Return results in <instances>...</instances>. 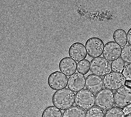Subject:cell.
Segmentation results:
<instances>
[{
    "label": "cell",
    "mask_w": 131,
    "mask_h": 117,
    "mask_svg": "<svg viewBox=\"0 0 131 117\" xmlns=\"http://www.w3.org/2000/svg\"><path fill=\"white\" fill-rule=\"evenodd\" d=\"M90 61L85 59L77 63V71L83 75L87 74L90 71Z\"/></svg>",
    "instance_id": "18"
},
{
    "label": "cell",
    "mask_w": 131,
    "mask_h": 117,
    "mask_svg": "<svg viewBox=\"0 0 131 117\" xmlns=\"http://www.w3.org/2000/svg\"><path fill=\"white\" fill-rule=\"evenodd\" d=\"M128 43L131 45V27L128 30L127 33Z\"/></svg>",
    "instance_id": "23"
},
{
    "label": "cell",
    "mask_w": 131,
    "mask_h": 117,
    "mask_svg": "<svg viewBox=\"0 0 131 117\" xmlns=\"http://www.w3.org/2000/svg\"><path fill=\"white\" fill-rule=\"evenodd\" d=\"M91 72L95 75L103 76L110 73L111 71L110 62L103 57L93 58L91 62Z\"/></svg>",
    "instance_id": "4"
},
{
    "label": "cell",
    "mask_w": 131,
    "mask_h": 117,
    "mask_svg": "<svg viewBox=\"0 0 131 117\" xmlns=\"http://www.w3.org/2000/svg\"><path fill=\"white\" fill-rule=\"evenodd\" d=\"M69 55L77 62L85 59L87 55L84 45L80 42H76L71 45L69 49Z\"/></svg>",
    "instance_id": "11"
},
{
    "label": "cell",
    "mask_w": 131,
    "mask_h": 117,
    "mask_svg": "<svg viewBox=\"0 0 131 117\" xmlns=\"http://www.w3.org/2000/svg\"><path fill=\"white\" fill-rule=\"evenodd\" d=\"M86 78L83 74L77 72L68 79V87L74 93L79 92L84 88Z\"/></svg>",
    "instance_id": "10"
},
{
    "label": "cell",
    "mask_w": 131,
    "mask_h": 117,
    "mask_svg": "<svg viewBox=\"0 0 131 117\" xmlns=\"http://www.w3.org/2000/svg\"><path fill=\"white\" fill-rule=\"evenodd\" d=\"M125 86L131 88V81H126L125 82Z\"/></svg>",
    "instance_id": "25"
},
{
    "label": "cell",
    "mask_w": 131,
    "mask_h": 117,
    "mask_svg": "<svg viewBox=\"0 0 131 117\" xmlns=\"http://www.w3.org/2000/svg\"><path fill=\"white\" fill-rule=\"evenodd\" d=\"M122 50L121 46L116 42L109 41L105 45L103 56L108 61H112L120 57Z\"/></svg>",
    "instance_id": "9"
},
{
    "label": "cell",
    "mask_w": 131,
    "mask_h": 117,
    "mask_svg": "<svg viewBox=\"0 0 131 117\" xmlns=\"http://www.w3.org/2000/svg\"><path fill=\"white\" fill-rule=\"evenodd\" d=\"M104 111L97 107H94L88 110L86 112V117H104Z\"/></svg>",
    "instance_id": "21"
},
{
    "label": "cell",
    "mask_w": 131,
    "mask_h": 117,
    "mask_svg": "<svg viewBox=\"0 0 131 117\" xmlns=\"http://www.w3.org/2000/svg\"><path fill=\"white\" fill-rule=\"evenodd\" d=\"M62 117H86V113L82 109L74 106L65 110Z\"/></svg>",
    "instance_id": "15"
},
{
    "label": "cell",
    "mask_w": 131,
    "mask_h": 117,
    "mask_svg": "<svg viewBox=\"0 0 131 117\" xmlns=\"http://www.w3.org/2000/svg\"><path fill=\"white\" fill-rule=\"evenodd\" d=\"M75 103L78 107L87 110L93 107L95 103V94L86 89L76 93Z\"/></svg>",
    "instance_id": "3"
},
{
    "label": "cell",
    "mask_w": 131,
    "mask_h": 117,
    "mask_svg": "<svg viewBox=\"0 0 131 117\" xmlns=\"http://www.w3.org/2000/svg\"><path fill=\"white\" fill-rule=\"evenodd\" d=\"M125 114L122 109L117 107H113L107 110L104 117H125Z\"/></svg>",
    "instance_id": "19"
},
{
    "label": "cell",
    "mask_w": 131,
    "mask_h": 117,
    "mask_svg": "<svg viewBox=\"0 0 131 117\" xmlns=\"http://www.w3.org/2000/svg\"><path fill=\"white\" fill-rule=\"evenodd\" d=\"M121 58L125 62L131 63V45H127L123 47Z\"/></svg>",
    "instance_id": "20"
},
{
    "label": "cell",
    "mask_w": 131,
    "mask_h": 117,
    "mask_svg": "<svg viewBox=\"0 0 131 117\" xmlns=\"http://www.w3.org/2000/svg\"><path fill=\"white\" fill-rule=\"evenodd\" d=\"M85 46L88 55L91 57L96 58L102 54L104 43L101 38L93 37L88 39Z\"/></svg>",
    "instance_id": "6"
},
{
    "label": "cell",
    "mask_w": 131,
    "mask_h": 117,
    "mask_svg": "<svg viewBox=\"0 0 131 117\" xmlns=\"http://www.w3.org/2000/svg\"><path fill=\"white\" fill-rule=\"evenodd\" d=\"M114 40L122 47L125 46L127 43V34L124 29H118L115 30L113 34Z\"/></svg>",
    "instance_id": "14"
},
{
    "label": "cell",
    "mask_w": 131,
    "mask_h": 117,
    "mask_svg": "<svg viewBox=\"0 0 131 117\" xmlns=\"http://www.w3.org/2000/svg\"><path fill=\"white\" fill-rule=\"evenodd\" d=\"M104 87L106 88L116 91L124 85L125 79L121 73L114 72L109 73L103 79Z\"/></svg>",
    "instance_id": "5"
},
{
    "label": "cell",
    "mask_w": 131,
    "mask_h": 117,
    "mask_svg": "<svg viewBox=\"0 0 131 117\" xmlns=\"http://www.w3.org/2000/svg\"><path fill=\"white\" fill-rule=\"evenodd\" d=\"M85 87L93 93H97L103 87L102 78L95 74H89L86 78Z\"/></svg>",
    "instance_id": "12"
},
{
    "label": "cell",
    "mask_w": 131,
    "mask_h": 117,
    "mask_svg": "<svg viewBox=\"0 0 131 117\" xmlns=\"http://www.w3.org/2000/svg\"><path fill=\"white\" fill-rule=\"evenodd\" d=\"M75 94L70 90L64 88L55 92L52 96V103L62 110L70 108L75 102Z\"/></svg>",
    "instance_id": "1"
},
{
    "label": "cell",
    "mask_w": 131,
    "mask_h": 117,
    "mask_svg": "<svg viewBox=\"0 0 131 117\" xmlns=\"http://www.w3.org/2000/svg\"><path fill=\"white\" fill-rule=\"evenodd\" d=\"M48 82L51 89L57 91L67 87L68 77L60 71H56L50 74Z\"/></svg>",
    "instance_id": "8"
},
{
    "label": "cell",
    "mask_w": 131,
    "mask_h": 117,
    "mask_svg": "<svg viewBox=\"0 0 131 117\" xmlns=\"http://www.w3.org/2000/svg\"><path fill=\"white\" fill-rule=\"evenodd\" d=\"M114 104V95L112 90L104 88L95 95L96 105L102 110H107L111 109Z\"/></svg>",
    "instance_id": "2"
},
{
    "label": "cell",
    "mask_w": 131,
    "mask_h": 117,
    "mask_svg": "<svg viewBox=\"0 0 131 117\" xmlns=\"http://www.w3.org/2000/svg\"><path fill=\"white\" fill-rule=\"evenodd\" d=\"M115 103L118 107L125 108L131 105V88L123 86L114 93Z\"/></svg>",
    "instance_id": "7"
},
{
    "label": "cell",
    "mask_w": 131,
    "mask_h": 117,
    "mask_svg": "<svg viewBox=\"0 0 131 117\" xmlns=\"http://www.w3.org/2000/svg\"><path fill=\"white\" fill-rule=\"evenodd\" d=\"M123 111L125 114H126L131 112V105L124 108Z\"/></svg>",
    "instance_id": "24"
},
{
    "label": "cell",
    "mask_w": 131,
    "mask_h": 117,
    "mask_svg": "<svg viewBox=\"0 0 131 117\" xmlns=\"http://www.w3.org/2000/svg\"><path fill=\"white\" fill-rule=\"evenodd\" d=\"M122 74L126 81H131V63L128 64L125 66Z\"/></svg>",
    "instance_id": "22"
},
{
    "label": "cell",
    "mask_w": 131,
    "mask_h": 117,
    "mask_svg": "<svg viewBox=\"0 0 131 117\" xmlns=\"http://www.w3.org/2000/svg\"><path fill=\"white\" fill-rule=\"evenodd\" d=\"M125 65V62L121 58H118L111 62V70L114 72L119 73H122Z\"/></svg>",
    "instance_id": "17"
},
{
    "label": "cell",
    "mask_w": 131,
    "mask_h": 117,
    "mask_svg": "<svg viewBox=\"0 0 131 117\" xmlns=\"http://www.w3.org/2000/svg\"><path fill=\"white\" fill-rule=\"evenodd\" d=\"M60 71L68 77L75 73L77 69V62L68 57L62 58L59 63Z\"/></svg>",
    "instance_id": "13"
},
{
    "label": "cell",
    "mask_w": 131,
    "mask_h": 117,
    "mask_svg": "<svg viewBox=\"0 0 131 117\" xmlns=\"http://www.w3.org/2000/svg\"><path fill=\"white\" fill-rule=\"evenodd\" d=\"M125 117H131V112L127 114Z\"/></svg>",
    "instance_id": "26"
},
{
    "label": "cell",
    "mask_w": 131,
    "mask_h": 117,
    "mask_svg": "<svg viewBox=\"0 0 131 117\" xmlns=\"http://www.w3.org/2000/svg\"><path fill=\"white\" fill-rule=\"evenodd\" d=\"M62 111L53 106L46 107L43 111L41 117H62Z\"/></svg>",
    "instance_id": "16"
}]
</instances>
